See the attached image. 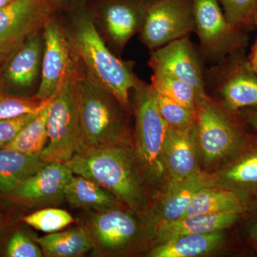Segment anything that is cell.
I'll return each mask as SVG.
<instances>
[{"label":"cell","mask_w":257,"mask_h":257,"mask_svg":"<svg viewBox=\"0 0 257 257\" xmlns=\"http://www.w3.org/2000/svg\"><path fill=\"white\" fill-rule=\"evenodd\" d=\"M66 163L74 175L99 184L128 209L140 214L148 212V191L131 146L85 145Z\"/></svg>","instance_id":"cell-1"},{"label":"cell","mask_w":257,"mask_h":257,"mask_svg":"<svg viewBox=\"0 0 257 257\" xmlns=\"http://www.w3.org/2000/svg\"><path fill=\"white\" fill-rule=\"evenodd\" d=\"M132 92L135 120L132 149L139 173L147 191L162 192L167 184L164 154L169 126L161 116L151 84L139 79Z\"/></svg>","instance_id":"cell-2"},{"label":"cell","mask_w":257,"mask_h":257,"mask_svg":"<svg viewBox=\"0 0 257 257\" xmlns=\"http://www.w3.org/2000/svg\"><path fill=\"white\" fill-rule=\"evenodd\" d=\"M68 37L89 77L123 105L132 108L130 94L140 79L134 73L133 62L121 60L109 50L87 13L75 17Z\"/></svg>","instance_id":"cell-3"},{"label":"cell","mask_w":257,"mask_h":257,"mask_svg":"<svg viewBox=\"0 0 257 257\" xmlns=\"http://www.w3.org/2000/svg\"><path fill=\"white\" fill-rule=\"evenodd\" d=\"M77 86L84 145L132 147V108L123 105L86 72H79Z\"/></svg>","instance_id":"cell-4"},{"label":"cell","mask_w":257,"mask_h":257,"mask_svg":"<svg viewBox=\"0 0 257 257\" xmlns=\"http://www.w3.org/2000/svg\"><path fill=\"white\" fill-rule=\"evenodd\" d=\"M80 226L92 243L91 256H127L138 253L154 236L147 214L127 207L104 211H86Z\"/></svg>","instance_id":"cell-5"},{"label":"cell","mask_w":257,"mask_h":257,"mask_svg":"<svg viewBox=\"0 0 257 257\" xmlns=\"http://www.w3.org/2000/svg\"><path fill=\"white\" fill-rule=\"evenodd\" d=\"M79 67L51 101L47 119L48 143L41 153L46 162H69L84 146L77 81Z\"/></svg>","instance_id":"cell-6"},{"label":"cell","mask_w":257,"mask_h":257,"mask_svg":"<svg viewBox=\"0 0 257 257\" xmlns=\"http://www.w3.org/2000/svg\"><path fill=\"white\" fill-rule=\"evenodd\" d=\"M231 113L209 96H198L194 136L198 157L205 167L226 160L241 145V134Z\"/></svg>","instance_id":"cell-7"},{"label":"cell","mask_w":257,"mask_h":257,"mask_svg":"<svg viewBox=\"0 0 257 257\" xmlns=\"http://www.w3.org/2000/svg\"><path fill=\"white\" fill-rule=\"evenodd\" d=\"M243 53L236 51L205 69L206 92H214L219 98L214 101L232 113L257 106V75Z\"/></svg>","instance_id":"cell-8"},{"label":"cell","mask_w":257,"mask_h":257,"mask_svg":"<svg viewBox=\"0 0 257 257\" xmlns=\"http://www.w3.org/2000/svg\"><path fill=\"white\" fill-rule=\"evenodd\" d=\"M193 9L198 49L204 62L216 64L243 50L246 44L244 32L230 25L218 0H193Z\"/></svg>","instance_id":"cell-9"},{"label":"cell","mask_w":257,"mask_h":257,"mask_svg":"<svg viewBox=\"0 0 257 257\" xmlns=\"http://www.w3.org/2000/svg\"><path fill=\"white\" fill-rule=\"evenodd\" d=\"M44 52L41 79L36 94L41 101L52 99L70 74L78 68L77 57L68 34L52 19L43 28Z\"/></svg>","instance_id":"cell-10"},{"label":"cell","mask_w":257,"mask_h":257,"mask_svg":"<svg viewBox=\"0 0 257 257\" xmlns=\"http://www.w3.org/2000/svg\"><path fill=\"white\" fill-rule=\"evenodd\" d=\"M195 30L193 0H154L147 11L140 40L151 51Z\"/></svg>","instance_id":"cell-11"},{"label":"cell","mask_w":257,"mask_h":257,"mask_svg":"<svg viewBox=\"0 0 257 257\" xmlns=\"http://www.w3.org/2000/svg\"><path fill=\"white\" fill-rule=\"evenodd\" d=\"M55 0H15L0 9V54L5 56L51 20Z\"/></svg>","instance_id":"cell-12"},{"label":"cell","mask_w":257,"mask_h":257,"mask_svg":"<svg viewBox=\"0 0 257 257\" xmlns=\"http://www.w3.org/2000/svg\"><path fill=\"white\" fill-rule=\"evenodd\" d=\"M149 67L189 83L198 94L207 95L204 86V60L189 36L177 39L151 51Z\"/></svg>","instance_id":"cell-13"},{"label":"cell","mask_w":257,"mask_h":257,"mask_svg":"<svg viewBox=\"0 0 257 257\" xmlns=\"http://www.w3.org/2000/svg\"><path fill=\"white\" fill-rule=\"evenodd\" d=\"M73 172L67 163L51 162L18 186L8 197L29 207L57 205Z\"/></svg>","instance_id":"cell-14"},{"label":"cell","mask_w":257,"mask_h":257,"mask_svg":"<svg viewBox=\"0 0 257 257\" xmlns=\"http://www.w3.org/2000/svg\"><path fill=\"white\" fill-rule=\"evenodd\" d=\"M154 0H107L101 10V24L111 46L121 52L143 28Z\"/></svg>","instance_id":"cell-15"},{"label":"cell","mask_w":257,"mask_h":257,"mask_svg":"<svg viewBox=\"0 0 257 257\" xmlns=\"http://www.w3.org/2000/svg\"><path fill=\"white\" fill-rule=\"evenodd\" d=\"M216 184L214 176L202 170L180 182L169 184L157 204L147 212L154 227L158 223L180 219L201 189Z\"/></svg>","instance_id":"cell-16"},{"label":"cell","mask_w":257,"mask_h":257,"mask_svg":"<svg viewBox=\"0 0 257 257\" xmlns=\"http://www.w3.org/2000/svg\"><path fill=\"white\" fill-rule=\"evenodd\" d=\"M44 39L34 34L7 56L2 69L1 79L8 87L28 90L41 74Z\"/></svg>","instance_id":"cell-17"},{"label":"cell","mask_w":257,"mask_h":257,"mask_svg":"<svg viewBox=\"0 0 257 257\" xmlns=\"http://www.w3.org/2000/svg\"><path fill=\"white\" fill-rule=\"evenodd\" d=\"M164 162L167 186L180 182L202 171L199 165L194 128L179 130L169 126Z\"/></svg>","instance_id":"cell-18"},{"label":"cell","mask_w":257,"mask_h":257,"mask_svg":"<svg viewBox=\"0 0 257 257\" xmlns=\"http://www.w3.org/2000/svg\"><path fill=\"white\" fill-rule=\"evenodd\" d=\"M240 212V210H234L219 214L189 216L177 220L158 223L154 229V237L157 243H160L183 235L223 231L234 224Z\"/></svg>","instance_id":"cell-19"},{"label":"cell","mask_w":257,"mask_h":257,"mask_svg":"<svg viewBox=\"0 0 257 257\" xmlns=\"http://www.w3.org/2000/svg\"><path fill=\"white\" fill-rule=\"evenodd\" d=\"M64 198L71 207L85 211H104L126 207L99 184L73 175L66 185Z\"/></svg>","instance_id":"cell-20"},{"label":"cell","mask_w":257,"mask_h":257,"mask_svg":"<svg viewBox=\"0 0 257 257\" xmlns=\"http://www.w3.org/2000/svg\"><path fill=\"white\" fill-rule=\"evenodd\" d=\"M47 163L41 155H28L11 149L0 148V196L8 197Z\"/></svg>","instance_id":"cell-21"},{"label":"cell","mask_w":257,"mask_h":257,"mask_svg":"<svg viewBox=\"0 0 257 257\" xmlns=\"http://www.w3.org/2000/svg\"><path fill=\"white\" fill-rule=\"evenodd\" d=\"M222 231L187 234L157 243L147 253L151 257H196L205 256L220 248L224 243Z\"/></svg>","instance_id":"cell-22"},{"label":"cell","mask_w":257,"mask_h":257,"mask_svg":"<svg viewBox=\"0 0 257 257\" xmlns=\"http://www.w3.org/2000/svg\"><path fill=\"white\" fill-rule=\"evenodd\" d=\"M44 256L79 257L91 251L92 246L82 226L51 233L37 238Z\"/></svg>","instance_id":"cell-23"},{"label":"cell","mask_w":257,"mask_h":257,"mask_svg":"<svg viewBox=\"0 0 257 257\" xmlns=\"http://www.w3.org/2000/svg\"><path fill=\"white\" fill-rule=\"evenodd\" d=\"M241 199L236 192L211 186L204 187L196 194L182 217L241 211Z\"/></svg>","instance_id":"cell-24"},{"label":"cell","mask_w":257,"mask_h":257,"mask_svg":"<svg viewBox=\"0 0 257 257\" xmlns=\"http://www.w3.org/2000/svg\"><path fill=\"white\" fill-rule=\"evenodd\" d=\"M51 101L11 143L3 148L11 149L28 155H41L48 143L47 119Z\"/></svg>","instance_id":"cell-25"},{"label":"cell","mask_w":257,"mask_h":257,"mask_svg":"<svg viewBox=\"0 0 257 257\" xmlns=\"http://www.w3.org/2000/svg\"><path fill=\"white\" fill-rule=\"evenodd\" d=\"M151 85L177 101L194 114L198 94L189 83L159 69L152 70Z\"/></svg>","instance_id":"cell-26"},{"label":"cell","mask_w":257,"mask_h":257,"mask_svg":"<svg viewBox=\"0 0 257 257\" xmlns=\"http://www.w3.org/2000/svg\"><path fill=\"white\" fill-rule=\"evenodd\" d=\"M153 89L161 116L170 127L179 130L194 128L195 116L192 111L161 91Z\"/></svg>","instance_id":"cell-27"},{"label":"cell","mask_w":257,"mask_h":257,"mask_svg":"<svg viewBox=\"0 0 257 257\" xmlns=\"http://www.w3.org/2000/svg\"><path fill=\"white\" fill-rule=\"evenodd\" d=\"M23 221L35 229L51 234L63 230L74 222V219L68 211L50 207L39 209L25 216Z\"/></svg>","instance_id":"cell-28"},{"label":"cell","mask_w":257,"mask_h":257,"mask_svg":"<svg viewBox=\"0 0 257 257\" xmlns=\"http://www.w3.org/2000/svg\"><path fill=\"white\" fill-rule=\"evenodd\" d=\"M231 27L244 32L255 25L256 0H218Z\"/></svg>","instance_id":"cell-29"},{"label":"cell","mask_w":257,"mask_h":257,"mask_svg":"<svg viewBox=\"0 0 257 257\" xmlns=\"http://www.w3.org/2000/svg\"><path fill=\"white\" fill-rule=\"evenodd\" d=\"M50 100L41 101L35 96L21 97L0 92V119L18 117L23 115L37 114Z\"/></svg>","instance_id":"cell-30"},{"label":"cell","mask_w":257,"mask_h":257,"mask_svg":"<svg viewBox=\"0 0 257 257\" xmlns=\"http://www.w3.org/2000/svg\"><path fill=\"white\" fill-rule=\"evenodd\" d=\"M5 254L8 257L44 256L37 238L34 239L23 230H18L11 236Z\"/></svg>","instance_id":"cell-31"},{"label":"cell","mask_w":257,"mask_h":257,"mask_svg":"<svg viewBox=\"0 0 257 257\" xmlns=\"http://www.w3.org/2000/svg\"><path fill=\"white\" fill-rule=\"evenodd\" d=\"M224 177L233 183H257V155L246 157L230 167Z\"/></svg>","instance_id":"cell-32"},{"label":"cell","mask_w":257,"mask_h":257,"mask_svg":"<svg viewBox=\"0 0 257 257\" xmlns=\"http://www.w3.org/2000/svg\"><path fill=\"white\" fill-rule=\"evenodd\" d=\"M37 114H25L18 117L0 119V148H3L11 143Z\"/></svg>","instance_id":"cell-33"},{"label":"cell","mask_w":257,"mask_h":257,"mask_svg":"<svg viewBox=\"0 0 257 257\" xmlns=\"http://www.w3.org/2000/svg\"><path fill=\"white\" fill-rule=\"evenodd\" d=\"M248 60L251 69L257 75V38L251 48V54L248 56Z\"/></svg>","instance_id":"cell-34"},{"label":"cell","mask_w":257,"mask_h":257,"mask_svg":"<svg viewBox=\"0 0 257 257\" xmlns=\"http://www.w3.org/2000/svg\"><path fill=\"white\" fill-rule=\"evenodd\" d=\"M248 108H251V109L246 114V120L257 131V106Z\"/></svg>","instance_id":"cell-35"},{"label":"cell","mask_w":257,"mask_h":257,"mask_svg":"<svg viewBox=\"0 0 257 257\" xmlns=\"http://www.w3.org/2000/svg\"><path fill=\"white\" fill-rule=\"evenodd\" d=\"M15 0H0V9L8 6L10 3H13Z\"/></svg>","instance_id":"cell-36"},{"label":"cell","mask_w":257,"mask_h":257,"mask_svg":"<svg viewBox=\"0 0 257 257\" xmlns=\"http://www.w3.org/2000/svg\"><path fill=\"white\" fill-rule=\"evenodd\" d=\"M251 236L253 239H257V222L253 225L252 229L251 230Z\"/></svg>","instance_id":"cell-37"},{"label":"cell","mask_w":257,"mask_h":257,"mask_svg":"<svg viewBox=\"0 0 257 257\" xmlns=\"http://www.w3.org/2000/svg\"><path fill=\"white\" fill-rule=\"evenodd\" d=\"M3 226H4V216H3L1 209H0V233L3 231Z\"/></svg>","instance_id":"cell-38"},{"label":"cell","mask_w":257,"mask_h":257,"mask_svg":"<svg viewBox=\"0 0 257 257\" xmlns=\"http://www.w3.org/2000/svg\"><path fill=\"white\" fill-rule=\"evenodd\" d=\"M6 58V56L3 55V54H0V64L2 63L4 59Z\"/></svg>","instance_id":"cell-39"},{"label":"cell","mask_w":257,"mask_h":257,"mask_svg":"<svg viewBox=\"0 0 257 257\" xmlns=\"http://www.w3.org/2000/svg\"><path fill=\"white\" fill-rule=\"evenodd\" d=\"M58 1L61 2V3H65V2L70 1V0H58Z\"/></svg>","instance_id":"cell-40"},{"label":"cell","mask_w":257,"mask_h":257,"mask_svg":"<svg viewBox=\"0 0 257 257\" xmlns=\"http://www.w3.org/2000/svg\"><path fill=\"white\" fill-rule=\"evenodd\" d=\"M255 25L257 26V13L256 14V17H255Z\"/></svg>","instance_id":"cell-41"},{"label":"cell","mask_w":257,"mask_h":257,"mask_svg":"<svg viewBox=\"0 0 257 257\" xmlns=\"http://www.w3.org/2000/svg\"><path fill=\"white\" fill-rule=\"evenodd\" d=\"M256 8H257V0H256Z\"/></svg>","instance_id":"cell-42"}]
</instances>
